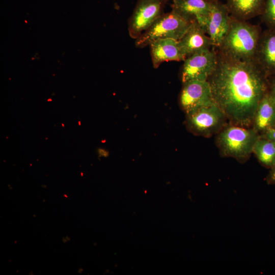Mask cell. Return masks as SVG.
<instances>
[{"mask_svg": "<svg viewBox=\"0 0 275 275\" xmlns=\"http://www.w3.org/2000/svg\"><path fill=\"white\" fill-rule=\"evenodd\" d=\"M217 51L216 67L207 80L214 101L232 122L247 126L268 91V78L256 61L235 60Z\"/></svg>", "mask_w": 275, "mask_h": 275, "instance_id": "1", "label": "cell"}, {"mask_svg": "<svg viewBox=\"0 0 275 275\" xmlns=\"http://www.w3.org/2000/svg\"><path fill=\"white\" fill-rule=\"evenodd\" d=\"M261 28L231 16L230 27L217 51L235 60L255 61Z\"/></svg>", "mask_w": 275, "mask_h": 275, "instance_id": "2", "label": "cell"}, {"mask_svg": "<svg viewBox=\"0 0 275 275\" xmlns=\"http://www.w3.org/2000/svg\"><path fill=\"white\" fill-rule=\"evenodd\" d=\"M193 21L188 20L173 10L163 13L145 32L135 39V45L143 48L155 40L171 38L180 40Z\"/></svg>", "mask_w": 275, "mask_h": 275, "instance_id": "3", "label": "cell"}, {"mask_svg": "<svg viewBox=\"0 0 275 275\" xmlns=\"http://www.w3.org/2000/svg\"><path fill=\"white\" fill-rule=\"evenodd\" d=\"M258 138L255 129L233 126L227 127L220 132L217 143L224 156L244 161L253 152Z\"/></svg>", "mask_w": 275, "mask_h": 275, "instance_id": "4", "label": "cell"}, {"mask_svg": "<svg viewBox=\"0 0 275 275\" xmlns=\"http://www.w3.org/2000/svg\"><path fill=\"white\" fill-rule=\"evenodd\" d=\"M169 0H138L128 21V33L136 39L163 14Z\"/></svg>", "mask_w": 275, "mask_h": 275, "instance_id": "5", "label": "cell"}, {"mask_svg": "<svg viewBox=\"0 0 275 275\" xmlns=\"http://www.w3.org/2000/svg\"><path fill=\"white\" fill-rule=\"evenodd\" d=\"M217 51L209 48L186 58L181 72L183 83L193 80H207L217 64Z\"/></svg>", "mask_w": 275, "mask_h": 275, "instance_id": "6", "label": "cell"}, {"mask_svg": "<svg viewBox=\"0 0 275 275\" xmlns=\"http://www.w3.org/2000/svg\"><path fill=\"white\" fill-rule=\"evenodd\" d=\"M189 128L200 135L208 136L218 130L223 125L226 117L214 102L187 114Z\"/></svg>", "mask_w": 275, "mask_h": 275, "instance_id": "7", "label": "cell"}, {"mask_svg": "<svg viewBox=\"0 0 275 275\" xmlns=\"http://www.w3.org/2000/svg\"><path fill=\"white\" fill-rule=\"evenodd\" d=\"M183 84L180 102L186 114L214 103L208 80H193Z\"/></svg>", "mask_w": 275, "mask_h": 275, "instance_id": "8", "label": "cell"}, {"mask_svg": "<svg viewBox=\"0 0 275 275\" xmlns=\"http://www.w3.org/2000/svg\"><path fill=\"white\" fill-rule=\"evenodd\" d=\"M231 15L225 4L219 1L212 3L207 18L199 24L209 37L212 46L218 48L230 27Z\"/></svg>", "mask_w": 275, "mask_h": 275, "instance_id": "9", "label": "cell"}, {"mask_svg": "<svg viewBox=\"0 0 275 275\" xmlns=\"http://www.w3.org/2000/svg\"><path fill=\"white\" fill-rule=\"evenodd\" d=\"M255 61L267 78L275 76V30L262 32Z\"/></svg>", "mask_w": 275, "mask_h": 275, "instance_id": "10", "label": "cell"}, {"mask_svg": "<svg viewBox=\"0 0 275 275\" xmlns=\"http://www.w3.org/2000/svg\"><path fill=\"white\" fill-rule=\"evenodd\" d=\"M152 64L157 68L164 62L184 61L185 57L179 45L178 40L160 39L154 41L149 45Z\"/></svg>", "mask_w": 275, "mask_h": 275, "instance_id": "11", "label": "cell"}, {"mask_svg": "<svg viewBox=\"0 0 275 275\" xmlns=\"http://www.w3.org/2000/svg\"><path fill=\"white\" fill-rule=\"evenodd\" d=\"M178 42L185 58L202 50L213 47L209 37L196 20L191 22Z\"/></svg>", "mask_w": 275, "mask_h": 275, "instance_id": "12", "label": "cell"}, {"mask_svg": "<svg viewBox=\"0 0 275 275\" xmlns=\"http://www.w3.org/2000/svg\"><path fill=\"white\" fill-rule=\"evenodd\" d=\"M212 3L207 0H174L171 8L185 19L193 21L208 16Z\"/></svg>", "mask_w": 275, "mask_h": 275, "instance_id": "13", "label": "cell"}, {"mask_svg": "<svg viewBox=\"0 0 275 275\" xmlns=\"http://www.w3.org/2000/svg\"><path fill=\"white\" fill-rule=\"evenodd\" d=\"M266 0H226L225 4L231 16L248 21L263 12Z\"/></svg>", "mask_w": 275, "mask_h": 275, "instance_id": "14", "label": "cell"}, {"mask_svg": "<svg viewBox=\"0 0 275 275\" xmlns=\"http://www.w3.org/2000/svg\"><path fill=\"white\" fill-rule=\"evenodd\" d=\"M256 131H265L275 126V102L268 91L259 103L253 120Z\"/></svg>", "mask_w": 275, "mask_h": 275, "instance_id": "15", "label": "cell"}, {"mask_svg": "<svg viewBox=\"0 0 275 275\" xmlns=\"http://www.w3.org/2000/svg\"><path fill=\"white\" fill-rule=\"evenodd\" d=\"M253 152L259 161L265 167L271 169L275 164V144L264 137L255 142Z\"/></svg>", "mask_w": 275, "mask_h": 275, "instance_id": "16", "label": "cell"}, {"mask_svg": "<svg viewBox=\"0 0 275 275\" xmlns=\"http://www.w3.org/2000/svg\"><path fill=\"white\" fill-rule=\"evenodd\" d=\"M262 21L267 29L275 30V0H266L262 13Z\"/></svg>", "mask_w": 275, "mask_h": 275, "instance_id": "17", "label": "cell"}, {"mask_svg": "<svg viewBox=\"0 0 275 275\" xmlns=\"http://www.w3.org/2000/svg\"><path fill=\"white\" fill-rule=\"evenodd\" d=\"M266 182L268 184L275 185V164L270 169V171L266 177Z\"/></svg>", "mask_w": 275, "mask_h": 275, "instance_id": "18", "label": "cell"}, {"mask_svg": "<svg viewBox=\"0 0 275 275\" xmlns=\"http://www.w3.org/2000/svg\"><path fill=\"white\" fill-rule=\"evenodd\" d=\"M264 137L270 140L275 144V127L268 129L264 131Z\"/></svg>", "mask_w": 275, "mask_h": 275, "instance_id": "19", "label": "cell"}, {"mask_svg": "<svg viewBox=\"0 0 275 275\" xmlns=\"http://www.w3.org/2000/svg\"><path fill=\"white\" fill-rule=\"evenodd\" d=\"M268 92L273 100L275 102V78L273 80L270 87L269 91Z\"/></svg>", "mask_w": 275, "mask_h": 275, "instance_id": "20", "label": "cell"}, {"mask_svg": "<svg viewBox=\"0 0 275 275\" xmlns=\"http://www.w3.org/2000/svg\"><path fill=\"white\" fill-rule=\"evenodd\" d=\"M207 1H208L209 2H210L211 3L219 1V0H207Z\"/></svg>", "mask_w": 275, "mask_h": 275, "instance_id": "21", "label": "cell"}, {"mask_svg": "<svg viewBox=\"0 0 275 275\" xmlns=\"http://www.w3.org/2000/svg\"><path fill=\"white\" fill-rule=\"evenodd\" d=\"M174 1V0H172V1Z\"/></svg>", "mask_w": 275, "mask_h": 275, "instance_id": "22", "label": "cell"}, {"mask_svg": "<svg viewBox=\"0 0 275 275\" xmlns=\"http://www.w3.org/2000/svg\"><path fill=\"white\" fill-rule=\"evenodd\" d=\"M274 127H275V126Z\"/></svg>", "mask_w": 275, "mask_h": 275, "instance_id": "23", "label": "cell"}]
</instances>
